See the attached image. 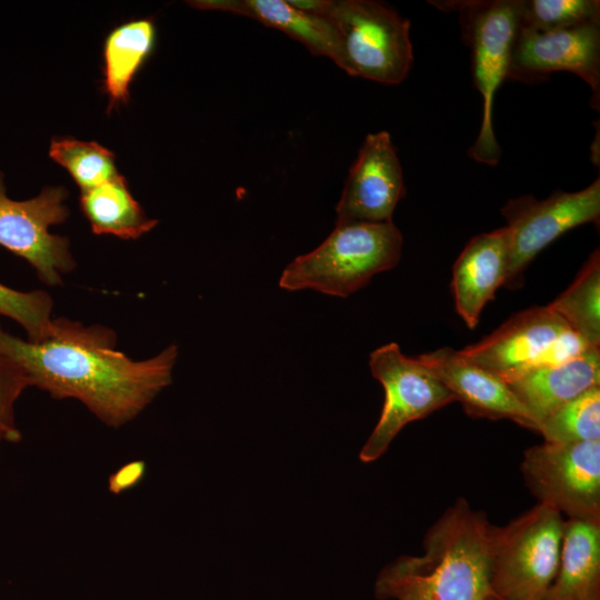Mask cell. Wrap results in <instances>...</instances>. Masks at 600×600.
<instances>
[{"instance_id":"cell-1","label":"cell","mask_w":600,"mask_h":600,"mask_svg":"<svg viewBox=\"0 0 600 600\" xmlns=\"http://www.w3.org/2000/svg\"><path fill=\"white\" fill-rule=\"evenodd\" d=\"M104 326L52 319L43 338L29 341L0 327V352L20 364L30 386L56 399L81 402L101 422L120 428L137 418L171 383L178 348L136 361L116 350Z\"/></svg>"},{"instance_id":"cell-2","label":"cell","mask_w":600,"mask_h":600,"mask_svg":"<svg viewBox=\"0 0 600 600\" xmlns=\"http://www.w3.org/2000/svg\"><path fill=\"white\" fill-rule=\"evenodd\" d=\"M490 522L459 498L432 523L421 556H401L379 572V600H489Z\"/></svg>"},{"instance_id":"cell-3","label":"cell","mask_w":600,"mask_h":600,"mask_svg":"<svg viewBox=\"0 0 600 600\" xmlns=\"http://www.w3.org/2000/svg\"><path fill=\"white\" fill-rule=\"evenodd\" d=\"M297 9L324 18L337 37L334 63L352 77L398 84L412 61L410 22L372 0H289Z\"/></svg>"},{"instance_id":"cell-4","label":"cell","mask_w":600,"mask_h":600,"mask_svg":"<svg viewBox=\"0 0 600 600\" xmlns=\"http://www.w3.org/2000/svg\"><path fill=\"white\" fill-rule=\"evenodd\" d=\"M402 243L392 221L336 224L322 243L283 269L279 287L346 298L374 274L392 269L400 260Z\"/></svg>"},{"instance_id":"cell-5","label":"cell","mask_w":600,"mask_h":600,"mask_svg":"<svg viewBox=\"0 0 600 600\" xmlns=\"http://www.w3.org/2000/svg\"><path fill=\"white\" fill-rule=\"evenodd\" d=\"M563 514L539 502L503 527H490V587L501 600H543L560 558Z\"/></svg>"},{"instance_id":"cell-6","label":"cell","mask_w":600,"mask_h":600,"mask_svg":"<svg viewBox=\"0 0 600 600\" xmlns=\"http://www.w3.org/2000/svg\"><path fill=\"white\" fill-rule=\"evenodd\" d=\"M460 14L463 37L471 51L473 83L482 97L479 134L469 150L477 162L496 166L501 150L492 111L494 94L508 79L511 51L519 28L518 0L433 2Z\"/></svg>"},{"instance_id":"cell-7","label":"cell","mask_w":600,"mask_h":600,"mask_svg":"<svg viewBox=\"0 0 600 600\" xmlns=\"http://www.w3.org/2000/svg\"><path fill=\"white\" fill-rule=\"evenodd\" d=\"M589 348L596 347H589L547 306L518 312L459 352L508 383L533 369L571 360Z\"/></svg>"},{"instance_id":"cell-8","label":"cell","mask_w":600,"mask_h":600,"mask_svg":"<svg viewBox=\"0 0 600 600\" xmlns=\"http://www.w3.org/2000/svg\"><path fill=\"white\" fill-rule=\"evenodd\" d=\"M521 472L539 502L568 519L600 522V440L532 446Z\"/></svg>"},{"instance_id":"cell-9","label":"cell","mask_w":600,"mask_h":600,"mask_svg":"<svg viewBox=\"0 0 600 600\" xmlns=\"http://www.w3.org/2000/svg\"><path fill=\"white\" fill-rule=\"evenodd\" d=\"M372 376L384 390L383 408L359 458L369 463L380 458L408 423L426 418L456 401L446 386L416 358L406 357L396 342L370 353Z\"/></svg>"},{"instance_id":"cell-10","label":"cell","mask_w":600,"mask_h":600,"mask_svg":"<svg viewBox=\"0 0 600 600\" xmlns=\"http://www.w3.org/2000/svg\"><path fill=\"white\" fill-rule=\"evenodd\" d=\"M507 221L509 257L504 287L516 289L536 256L561 234L600 218V180L574 191H558L543 200L533 196L510 199L501 208Z\"/></svg>"},{"instance_id":"cell-11","label":"cell","mask_w":600,"mask_h":600,"mask_svg":"<svg viewBox=\"0 0 600 600\" xmlns=\"http://www.w3.org/2000/svg\"><path fill=\"white\" fill-rule=\"evenodd\" d=\"M67 196L62 187H47L31 199L13 200L0 171V246L29 262L48 286L61 284L76 267L69 240L49 231L67 220Z\"/></svg>"},{"instance_id":"cell-12","label":"cell","mask_w":600,"mask_h":600,"mask_svg":"<svg viewBox=\"0 0 600 600\" xmlns=\"http://www.w3.org/2000/svg\"><path fill=\"white\" fill-rule=\"evenodd\" d=\"M554 71H570L591 88V104H600V22L539 31L518 28L508 79L540 82Z\"/></svg>"},{"instance_id":"cell-13","label":"cell","mask_w":600,"mask_h":600,"mask_svg":"<svg viewBox=\"0 0 600 600\" xmlns=\"http://www.w3.org/2000/svg\"><path fill=\"white\" fill-rule=\"evenodd\" d=\"M404 194L403 174L387 131L366 137L336 206V224L392 221Z\"/></svg>"},{"instance_id":"cell-14","label":"cell","mask_w":600,"mask_h":600,"mask_svg":"<svg viewBox=\"0 0 600 600\" xmlns=\"http://www.w3.org/2000/svg\"><path fill=\"white\" fill-rule=\"evenodd\" d=\"M416 359L433 373L470 417L510 419L538 432V426L509 384L449 347Z\"/></svg>"},{"instance_id":"cell-15","label":"cell","mask_w":600,"mask_h":600,"mask_svg":"<svg viewBox=\"0 0 600 600\" xmlns=\"http://www.w3.org/2000/svg\"><path fill=\"white\" fill-rule=\"evenodd\" d=\"M509 257L506 227L473 237L452 268L456 309L468 328L474 329L484 306L503 286Z\"/></svg>"},{"instance_id":"cell-16","label":"cell","mask_w":600,"mask_h":600,"mask_svg":"<svg viewBox=\"0 0 600 600\" xmlns=\"http://www.w3.org/2000/svg\"><path fill=\"white\" fill-rule=\"evenodd\" d=\"M508 384L539 430L541 421L554 410L600 386V349L589 348L560 364L533 369Z\"/></svg>"},{"instance_id":"cell-17","label":"cell","mask_w":600,"mask_h":600,"mask_svg":"<svg viewBox=\"0 0 600 600\" xmlns=\"http://www.w3.org/2000/svg\"><path fill=\"white\" fill-rule=\"evenodd\" d=\"M543 600H600V522L564 521L557 572Z\"/></svg>"},{"instance_id":"cell-18","label":"cell","mask_w":600,"mask_h":600,"mask_svg":"<svg viewBox=\"0 0 600 600\" xmlns=\"http://www.w3.org/2000/svg\"><path fill=\"white\" fill-rule=\"evenodd\" d=\"M191 4L254 19L287 33L313 54L333 62L337 59V37L332 26L322 17L297 9L289 0H199Z\"/></svg>"},{"instance_id":"cell-19","label":"cell","mask_w":600,"mask_h":600,"mask_svg":"<svg viewBox=\"0 0 600 600\" xmlns=\"http://www.w3.org/2000/svg\"><path fill=\"white\" fill-rule=\"evenodd\" d=\"M157 39L152 19H136L113 28L103 42V91L108 110L129 100L130 86L151 56Z\"/></svg>"},{"instance_id":"cell-20","label":"cell","mask_w":600,"mask_h":600,"mask_svg":"<svg viewBox=\"0 0 600 600\" xmlns=\"http://www.w3.org/2000/svg\"><path fill=\"white\" fill-rule=\"evenodd\" d=\"M80 208L94 234L138 239L158 223L146 214L132 197L121 174L81 191Z\"/></svg>"},{"instance_id":"cell-21","label":"cell","mask_w":600,"mask_h":600,"mask_svg":"<svg viewBox=\"0 0 600 600\" xmlns=\"http://www.w3.org/2000/svg\"><path fill=\"white\" fill-rule=\"evenodd\" d=\"M589 347H600V254L597 249L572 284L549 306Z\"/></svg>"},{"instance_id":"cell-22","label":"cell","mask_w":600,"mask_h":600,"mask_svg":"<svg viewBox=\"0 0 600 600\" xmlns=\"http://www.w3.org/2000/svg\"><path fill=\"white\" fill-rule=\"evenodd\" d=\"M538 432L547 442L600 440V386L554 410L541 421Z\"/></svg>"},{"instance_id":"cell-23","label":"cell","mask_w":600,"mask_h":600,"mask_svg":"<svg viewBox=\"0 0 600 600\" xmlns=\"http://www.w3.org/2000/svg\"><path fill=\"white\" fill-rule=\"evenodd\" d=\"M49 156L70 173L81 191L100 186L119 174L114 154L94 141L56 138L51 140Z\"/></svg>"},{"instance_id":"cell-24","label":"cell","mask_w":600,"mask_h":600,"mask_svg":"<svg viewBox=\"0 0 600 600\" xmlns=\"http://www.w3.org/2000/svg\"><path fill=\"white\" fill-rule=\"evenodd\" d=\"M519 26L539 31L600 22L598 0H518Z\"/></svg>"},{"instance_id":"cell-25","label":"cell","mask_w":600,"mask_h":600,"mask_svg":"<svg viewBox=\"0 0 600 600\" xmlns=\"http://www.w3.org/2000/svg\"><path fill=\"white\" fill-rule=\"evenodd\" d=\"M52 299L42 290L19 291L0 282V316L16 321L29 341L44 337L51 323Z\"/></svg>"},{"instance_id":"cell-26","label":"cell","mask_w":600,"mask_h":600,"mask_svg":"<svg viewBox=\"0 0 600 600\" xmlns=\"http://www.w3.org/2000/svg\"><path fill=\"white\" fill-rule=\"evenodd\" d=\"M30 380L23 368L0 352V446L17 442L21 434L14 420V406Z\"/></svg>"},{"instance_id":"cell-27","label":"cell","mask_w":600,"mask_h":600,"mask_svg":"<svg viewBox=\"0 0 600 600\" xmlns=\"http://www.w3.org/2000/svg\"><path fill=\"white\" fill-rule=\"evenodd\" d=\"M143 472V462H132L124 466L110 478V490L121 492L131 488L141 479Z\"/></svg>"},{"instance_id":"cell-28","label":"cell","mask_w":600,"mask_h":600,"mask_svg":"<svg viewBox=\"0 0 600 600\" xmlns=\"http://www.w3.org/2000/svg\"><path fill=\"white\" fill-rule=\"evenodd\" d=\"M489 600H501L492 594V597Z\"/></svg>"}]
</instances>
